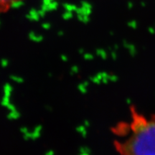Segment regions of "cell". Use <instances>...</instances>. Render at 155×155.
Returning a JSON list of instances; mask_svg holds the SVG:
<instances>
[{
	"label": "cell",
	"mask_w": 155,
	"mask_h": 155,
	"mask_svg": "<svg viewBox=\"0 0 155 155\" xmlns=\"http://www.w3.org/2000/svg\"><path fill=\"white\" fill-rule=\"evenodd\" d=\"M114 141L119 155H155V116L134 107L125 121L114 128Z\"/></svg>",
	"instance_id": "obj_1"
},
{
	"label": "cell",
	"mask_w": 155,
	"mask_h": 155,
	"mask_svg": "<svg viewBox=\"0 0 155 155\" xmlns=\"http://www.w3.org/2000/svg\"><path fill=\"white\" fill-rule=\"evenodd\" d=\"M23 0H0V13H6Z\"/></svg>",
	"instance_id": "obj_2"
}]
</instances>
